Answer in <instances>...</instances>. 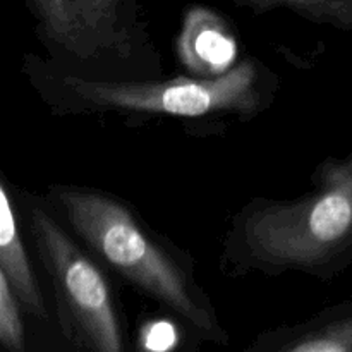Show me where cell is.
<instances>
[{
	"label": "cell",
	"mask_w": 352,
	"mask_h": 352,
	"mask_svg": "<svg viewBox=\"0 0 352 352\" xmlns=\"http://www.w3.org/2000/svg\"><path fill=\"white\" fill-rule=\"evenodd\" d=\"M182 67L196 78H217L239 62V40L232 24L212 7L191 6L175 38Z\"/></svg>",
	"instance_id": "obj_5"
},
{
	"label": "cell",
	"mask_w": 352,
	"mask_h": 352,
	"mask_svg": "<svg viewBox=\"0 0 352 352\" xmlns=\"http://www.w3.org/2000/svg\"><path fill=\"white\" fill-rule=\"evenodd\" d=\"M311 189L294 199L253 198L223 237L229 277L302 274L327 282L352 260V153L311 172Z\"/></svg>",
	"instance_id": "obj_3"
},
{
	"label": "cell",
	"mask_w": 352,
	"mask_h": 352,
	"mask_svg": "<svg viewBox=\"0 0 352 352\" xmlns=\"http://www.w3.org/2000/svg\"><path fill=\"white\" fill-rule=\"evenodd\" d=\"M21 72L45 107L57 117L250 120L270 109L278 95V76L254 57L237 62L217 78L175 76L146 79H93L72 74L26 52Z\"/></svg>",
	"instance_id": "obj_2"
},
{
	"label": "cell",
	"mask_w": 352,
	"mask_h": 352,
	"mask_svg": "<svg viewBox=\"0 0 352 352\" xmlns=\"http://www.w3.org/2000/svg\"><path fill=\"white\" fill-rule=\"evenodd\" d=\"M237 7L263 14L274 9H289L316 24L347 30L352 28V0H234Z\"/></svg>",
	"instance_id": "obj_7"
},
{
	"label": "cell",
	"mask_w": 352,
	"mask_h": 352,
	"mask_svg": "<svg viewBox=\"0 0 352 352\" xmlns=\"http://www.w3.org/2000/svg\"><path fill=\"white\" fill-rule=\"evenodd\" d=\"M54 291L58 329L74 349L122 352L127 322L107 268L62 223L45 196L12 188Z\"/></svg>",
	"instance_id": "obj_4"
},
{
	"label": "cell",
	"mask_w": 352,
	"mask_h": 352,
	"mask_svg": "<svg viewBox=\"0 0 352 352\" xmlns=\"http://www.w3.org/2000/svg\"><path fill=\"white\" fill-rule=\"evenodd\" d=\"M43 196L109 274L157 302L196 339L229 344L191 254L148 226L126 199L74 184H52Z\"/></svg>",
	"instance_id": "obj_1"
},
{
	"label": "cell",
	"mask_w": 352,
	"mask_h": 352,
	"mask_svg": "<svg viewBox=\"0 0 352 352\" xmlns=\"http://www.w3.org/2000/svg\"><path fill=\"white\" fill-rule=\"evenodd\" d=\"M21 212L14 189L0 179V274L9 280L24 313L36 320H48L43 292L28 256L21 232Z\"/></svg>",
	"instance_id": "obj_6"
},
{
	"label": "cell",
	"mask_w": 352,
	"mask_h": 352,
	"mask_svg": "<svg viewBox=\"0 0 352 352\" xmlns=\"http://www.w3.org/2000/svg\"><path fill=\"white\" fill-rule=\"evenodd\" d=\"M23 315H26L19 299L14 294L9 280L0 274V344L9 352L26 351V330Z\"/></svg>",
	"instance_id": "obj_8"
},
{
	"label": "cell",
	"mask_w": 352,
	"mask_h": 352,
	"mask_svg": "<svg viewBox=\"0 0 352 352\" xmlns=\"http://www.w3.org/2000/svg\"><path fill=\"white\" fill-rule=\"evenodd\" d=\"M164 337L172 339V337H174V332H172L170 327H167V323H157V325H153L148 330L144 347H146V349H167L168 344L167 339L164 340Z\"/></svg>",
	"instance_id": "obj_9"
}]
</instances>
